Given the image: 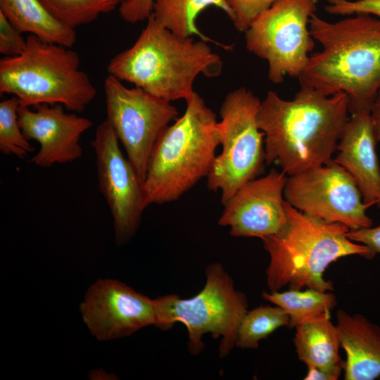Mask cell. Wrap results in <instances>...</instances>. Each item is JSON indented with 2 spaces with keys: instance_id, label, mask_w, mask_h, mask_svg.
Returning <instances> with one entry per match:
<instances>
[{
  "instance_id": "obj_27",
  "label": "cell",
  "mask_w": 380,
  "mask_h": 380,
  "mask_svg": "<svg viewBox=\"0 0 380 380\" xmlns=\"http://www.w3.org/2000/svg\"><path fill=\"white\" fill-rule=\"evenodd\" d=\"M27 38L0 11V53L5 57L20 55L25 49Z\"/></svg>"
},
{
  "instance_id": "obj_2",
  "label": "cell",
  "mask_w": 380,
  "mask_h": 380,
  "mask_svg": "<svg viewBox=\"0 0 380 380\" xmlns=\"http://www.w3.org/2000/svg\"><path fill=\"white\" fill-rule=\"evenodd\" d=\"M309 30L322 50L310 54L300 87L346 94L349 113L371 110L380 90V19L364 13L336 22L312 14Z\"/></svg>"
},
{
  "instance_id": "obj_8",
  "label": "cell",
  "mask_w": 380,
  "mask_h": 380,
  "mask_svg": "<svg viewBox=\"0 0 380 380\" xmlns=\"http://www.w3.org/2000/svg\"><path fill=\"white\" fill-rule=\"evenodd\" d=\"M260 103L251 90L241 87L227 94L221 106L218 128L222 151L214 159L207 186L221 192L223 205L263 171L265 135L257 119Z\"/></svg>"
},
{
  "instance_id": "obj_32",
  "label": "cell",
  "mask_w": 380,
  "mask_h": 380,
  "mask_svg": "<svg viewBox=\"0 0 380 380\" xmlns=\"http://www.w3.org/2000/svg\"><path fill=\"white\" fill-rule=\"evenodd\" d=\"M121 1H122H122H124L125 0H121Z\"/></svg>"
},
{
  "instance_id": "obj_28",
  "label": "cell",
  "mask_w": 380,
  "mask_h": 380,
  "mask_svg": "<svg viewBox=\"0 0 380 380\" xmlns=\"http://www.w3.org/2000/svg\"><path fill=\"white\" fill-rule=\"evenodd\" d=\"M154 0H125L119 6V14L125 22L136 23L147 20L153 12Z\"/></svg>"
},
{
  "instance_id": "obj_7",
  "label": "cell",
  "mask_w": 380,
  "mask_h": 380,
  "mask_svg": "<svg viewBox=\"0 0 380 380\" xmlns=\"http://www.w3.org/2000/svg\"><path fill=\"white\" fill-rule=\"evenodd\" d=\"M205 277L202 290L191 298L168 294L155 298L154 327L168 330L176 322L184 324L188 331V350L193 355L203 350L204 334L221 338L218 350L224 357L236 346L241 322L248 311L247 297L235 289L220 263L208 265Z\"/></svg>"
},
{
  "instance_id": "obj_12",
  "label": "cell",
  "mask_w": 380,
  "mask_h": 380,
  "mask_svg": "<svg viewBox=\"0 0 380 380\" xmlns=\"http://www.w3.org/2000/svg\"><path fill=\"white\" fill-rule=\"evenodd\" d=\"M91 146L96 156L99 191L113 217L115 241L122 246L135 234L148 206L143 182L124 156L108 120L97 126Z\"/></svg>"
},
{
  "instance_id": "obj_25",
  "label": "cell",
  "mask_w": 380,
  "mask_h": 380,
  "mask_svg": "<svg viewBox=\"0 0 380 380\" xmlns=\"http://www.w3.org/2000/svg\"><path fill=\"white\" fill-rule=\"evenodd\" d=\"M277 0H227L233 13L232 23L245 32L255 18Z\"/></svg>"
},
{
  "instance_id": "obj_3",
  "label": "cell",
  "mask_w": 380,
  "mask_h": 380,
  "mask_svg": "<svg viewBox=\"0 0 380 380\" xmlns=\"http://www.w3.org/2000/svg\"><path fill=\"white\" fill-rule=\"evenodd\" d=\"M146 20L134 44L110 61L109 75L171 102L186 101L198 75L220 74L221 58L207 42L177 35L152 14Z\"/></svg>"
},
{
  "instance_id": "obj_1",
  "label": "cell",
  "mask_w": 380,
  "mask_h": 380,
  "mask_svg": "<svg viewBox=\"0 0 380 380\" xmlns=\"http://www.w3.org/2000/svg\"><path fill=\"white\" fill-rule=\"evenodd\" d=\"M348 97L338 92L326 96L300 87L286 100L267 91L258 113L265 135V161L277 164L287 175L328 163L349 119Z\"/></svg>"
},
{
  "instance_id": "obj_9",
  "label": "cell",
  "mask_w": 380,
  "mask_h": 380,
  "mask_svg": "<svg viewBox=\"0 0 380 380\" xmlns=\"http://www.w3.org/2000/svg\"><path fill=\"white\" fill-rule=\"evenodd\" d=\"M317 6V0H277L244 32L247 50L267 63L272 83L298 78L305 68L315 45L309 22Z\"/></svg>"
},
{
  "instance_id": "obj_11",
  "label": "cell",
  "mask_w": 380,
  "mask_h": 380,
  "mask_svg": "<svg viewBox=\"0 0 380 380\" xmlns=\"http://www.w3.org/2000/svg\"><path fill=\"white\" fill-rule=\"evenodd\" d=\"M286 202L298 210L350 230L372 226L369 206L353 177L334 159L289 175L284 191Z\"/></svg>"
},
{
  "instance_id": "obj_24",
  "label": "cell",
  "mask_w": 380,
  "mask_h": 380,
  "mask_svg": "<svg viewBox=\"0 0 380 380\" xmlns=\"http://www.w3.org/2000/svg\"><path fill=\"white\" fill-rule=\"evenodd\" d=\"M18 99L13 96L0 103V151L5 155L25 158L34 148L24 136L19 125Z\"/></svg>"
},
{
  "instance_id": "obj_15",
  "label": "cell",
  "mask_w": 380,
  "mask_h": 380,
  "mask_svg": "<svg viewBox=\"0 0 380 380\" xmlns=\"http://www.w3.org/2000/svg\"><path fill=\"white\" fill-rule=\"evenodd\" d=\"M61 104L20 106L18 121L25 138L39 144L37 153L30 162L40 167L73 162L82 156L80 144L82 134L92 125L84 117L64 111Z\"/></svg>"
},
{
  "instance_id": "obj_17",
  "label": "cell",
  "mask_w": 380,
  "mask_h": 380,
  "mask_svg": "<svg viewBox=\"0 0 380 380\" xmlns=\"http://www.w3.org/2000/svg\"><path fill=\"white\" fill-rule=\"evenodd\" d=\"M336 327L344 349L345 380H374L380 376V327L362 314L336 312Z\"/></svg>"
},
{
  "instance_id": "obj_18",
  "label": "cell",
  "mask_w": 380,
  "mask_h": 380,
  "mask_svg": "<svg viewBox=\"0 0 380 380\" xmlns=\"http://www.w3.org/2000/svg\"><path fill=\"white\" fill-rule=\"evenodd\" d=\"M293 343L299 360L307 367L343 370L339 354L341 341L336 325L330 315L314 318L295 326Z\"/></svg>"
},
{
  "instance_id": "obj_13",
  "label": "cell",
  "mask_w": 380,
  "mask_h": 380,
  "mask_svg": "<svg viewBox=\"0 0 380 380\" xmlns=\"http://www.w3.org/2000/svg\"><path fill=\"white\" fill-rule=\"evenodd\" d=\"M80 312L91 335L99 341L129 336L156 322L154 299L113 279L91 284Z\"/></svg>"
},
{
  "instance_id": "obj_20",
  "label": "cell",
  "mask_w": 380,
  "mask_h": 380,
  "mask_svg": "<svg viewBox=\"0 0 380 380\" xmlns=\"http://www.w3.org/2000/svg\"><path fill=\"white\" fill-rule=\"evenodd\" d=\"M209 6L223 11L232 21L234 15L227 0H154L152 15L163 27L183 37L198 36L213 42L197 27V16Z\"/></svg>"
},
{
  "instance_id": "obj_31",
  "label": "cell",
  "mask_w": 380,
  "mask_h": 380,
  "mask_svg": "<svg viewBox=\"0 0 380 380\" xmlns=\"http://www.w3.org/2000/svg\"><path fill=\"white\" fill-rule=\"evenodd\" d=\"M370 115L376 139L378 141H380V90L372 106Z\"/></svg>"
},
{
  "instance_id": "obj_5",
  "label": "cell",
  "mask_w": 380,
  "mask_h": 380,
  "mask_svg": "<svg viewBox=\"0 0 380 380\" xmlns=\"http://www.w3.org/2000/svg\"><path fill=\"white\" fill-rule=\"evenodd\" d=\"M184 114L167 126L152 149L143 182L146 203L177 200L207 177L220 145L215 113L194 91Z\"/></svg>"
},
{
  "instance_id": "obj_10",
  "label": "cell",
  "mask_w": 380,
  "mask_h": 380,
  "mask_svg": "<svg viewBox=\"0 0 380 380\" xmlns=\"http://www.w3.org/2000/svg\"><path fill=\"white\" fill-rule=\"evenodd\" d=\"M104 93L106 120L144 182L154 144L178 112L170 101L137 87L128 88L111 75L104 81Z\"/></svg>"
},
{
  "instance_id": "obj_16",
  "label": "cell",
  "mask_w": 380,
  "mask_h": 380,
  "mask_svg": "<svg viewBox=\"0 0 380 380\" xmlns=\"http://www.w3.org/2000/svg\"><path fill=\"white\" fill-rule=\"evenodd\" d=\"M378 142L370 112L351 113L336 147L334 160L354 179L369 207L380 208V166L376 151Z\"/></svg>"
},
{
  "instance_id": "obj_4",
  "label": "cell",
  "mask_w": 380,
  "mask_h": 380,
  "mask_svg": "<svg viewBox=\"0 0 380 380\" xmlns=\"http://www.w3.org/2000/svg\"><path fill=\"white\" fill-rule=\"evenodd\" d=\"M287 220L276 234L261 239L270 255L266 270L270 291L311 288L334 289L324 272L338 259L357 255L372 259L375 254L365 245L348 237L343 224L329 222L304 213L285 203Z\"/></svg>"
},
{
  "instance_id": "obj_21",
  "label": "cell",
  "mask_w": 380,
  "mask_h": 380,
  "mask_svg": "<svg viewBox=\"0 0 380 380\" xmlns=\"http://www.w3.org/2000/svg\"><path fill=\"white\" fill-rule=\"evenodd\" d=\"M262 298L281 307L289 316V326L330 315L336 305V296L327 291L307 288L305 290L288 289L285 291H263Z\"/></svg>"
},
{
  "instance_id": "obj_23",
  "label": "cell",
  "mask_w": 380,
  "mask_h": 380,
  "mask_svg": "<svg viewBox=\"0 0 380 380\" xmlns=\"http://www.w3.org/2000/svg\"><path fill=\"white\" fill-rule=\"evenodd\" d=\"M61 23L75 30L113 11L121 0H40Z\"/></svg>"
},
{
  "instance_id": "obj_19",
  "label": "cell",
  "mask_w": 380,
  "mask_h": 380,
  "mask_svg": "<svg viewBox=\"0 0 380 380\" xmlns=\"http://www.w3.org/2000/svg\"><path fill=\"white\" fill-rule=\"evenodd\" d=\"M0 11L22 33L69 48L76 42L75 30L57 20L40 0H0Z\"/></svg>"
},
{
  "instance_id": "obj_30",
  "label": "cell",
  "mask_w": 380,
  "mask_h": 380,
  "mask_svg": "<svg viewBox=\"0 0 380 380\" xmlns=\"http://www.w3.org/2000/svg\"><path fill=\"white\" fill-rule=\"evenodd\" d=\"M343 370L341 369H323L317 367L308 366V372L305 380H336L338 379Z\"/></svg>"
},
{
  "instance_id": "obj_29",
  "label": "cell",
  "mask_w": 380,
  "mask_h": 380,
  "mask_svg": "<svg viewBox=\"0 0 380 380\" xmlns=\"http://www.w3.org/2000/svg\"><path fill=\"white\" fill-rule=\"evenodd\" d=\"M348 237L367 246L374 254L380 253V224L377 227L349 230Z\"/></svg>"
},
{
  "instance_id": "obj_26",
  "label": "cell",
  "mask_w": 380,
  "mask_h": 380,
  "mask_svg": "<svg viewBox=\"0 0 380 380\" xmlns=\"http://www.w3.org/2000/svg\"><path fill=\"white\" fill-rule=\"evenodd\" d=\"M324 10L331 15H352L364 13L380 19V0H324Z\"/></svg>"
},
{
  "instance_id": "obj_14",
  "label": "cell",
  "mask_w": 380,
  "mask_h": 380,
  "mask_svg": "<svg viewBox=\"0 0 380 380\" xmlns=\"http://www.w3.org/2000/svg\"><path fill=\"white\" fill-rule=\"evenodd\" d=\"M287 178L284 172L273 168L245 183L224 204L218 224L229 227V234L236 237L261 239L278 232L287 220L284 196Z\"/></svg>"
},
{
  "instance_id": "obj_22",
  "label": "cell",
  "mask_w": 380,
  "mask_h": 380,
  "mask_svg": "<svg viewBox=\"0 0 380 380\" xmlns=\"http://www.w3.org/2000/svg\"><path fill=\"white\" fill-rule=\"evenodd\" d=\"M286 325L289 326V316L281 307L260 305L255 308L243 316L236 347L257 348L261 340Z\"/></svg>"
},
{
  "instance_id": "obj_6",
  "label": "cell",
  "mask_w": 380,
  "mask_h": 380,
  "mask_svg": "<svg viewBox=\"0 0 380 380\" xmlns=\"http://www.w3.org/2000/svg\"><path fill=\"white\" fill-rule=\"evenodd\" d=\"M80 65L70 48L30 34L20 55L0 60V92L16 96L21 106L61 104L81 113L96 89Z\"/></svg>"
}]
</instances>
